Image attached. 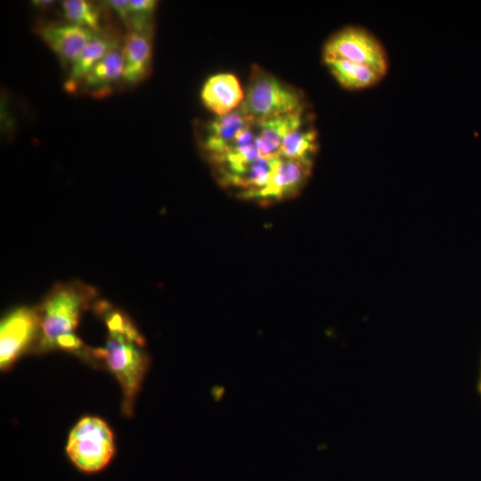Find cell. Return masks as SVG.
I'll use <instances>...</instances> for the list:
<instances>
[{"instance_id":"1","label":"cell","mask_w":481,"mask_h":481,"mask_svg":"<svg viewBox=\"0 0 481 481\" xmlns=\"http://www.w3.org/2000/svg\"><path fill=\"white\" fill-rule=\"evenodd\" d=\"M95 297V289L81 281L54 285L37 306L40 330L33 351L45 354L55 350L57 338L74 333L82 314Z\"/></svg>"},{"instance_id":"2","label":"cell","mask_w":481,"mask_h":481,"mask_svg":"<svg viewBox=\"0 0 481 481\" xmlns=\"http://www.w3.org/2000/svg\"><path fill=\"white\" fill-rule=\"evenodd\" d=\"M143 346L123 336L109 333L103 347L91 348L92 361L102 362L118 381L122 393V412L131 417L135 401L149 365Z\"/></svg>"},{"instance_id":"3","label":"cell","mask_w":481,"mask_h":481,"mask_svg":"<svg viewBox=\"0 0 481 481\" xmlns=\"http://www.w3.org/2000/svg\"><path fill=\"white\" fill-rule=\"evenodd\" d=\"M66 452L79 471L99 472L109 465L115 454L113 433L100 418L84 417L71 429Z\"/></svg>"},{"instance_id":"4","label":"cell","mask_w":481,"mask_h":481,"mask_svg":"<svg viewBox=\"0 0 481 481\" xmlns=\"http://www.w3.org/2000/svg\"><path fill=\"white\" fill-rule=\"evenodd\" d=\"M242 105L255 121L304 109L295 88L259 67L252 69Z\"/></svg>"},{"instance_id":"5","label":"cell","mask_w":481,"mask_h":481,"mask_svg":"<svg viewBox=\"0 0 481 481\" xmlns=\"http://www.w3.org/2000/svg\"><path fill=\"white\" fill-rule=\"evenodd\" d=\"M323 56L366 65L382 77L387 69V59L381 44L359 27H346L333 34L324 45Z\"/></svg>"},{"instance_id":"6","label":"cell","mask_w":481,"mask_h":481,"mask_svg":"<svg viewBox=\"0 0 481 481\" xmlns=\"http://www.w3.org/2000/svg\"><path fill=\"white\" fill-rule=\"evenodd\" d=\"M40 316L31 306H20L5 314L0 324V367L9 370L27 351L32 350L39 336Z\"/></svg>"},{"instance_id":"7","label":"cell","mask_w":481,"mask_h":481,"mask_svg":"<svg viewBox=\"0 0 481 481\" xmlns=\"http://www.w3.org/2000/svg\"><path fill=\"white\" fill-rule=\"evenodd\" d=\"M255 120L240 105L222 116H216L205 126L202 147L211 163L220 159Z\"/></svg>"},{"instance_id":"8","label":"cell","mask_w":481,"mask_h":481,"mask_svg":"<svg viewBox=\"0 0 481 481\" xmlns=\"http://www.w3.org/2000/svg\"><path fill=\"white\" fill-rule=\"evenodd\" d=\"M312 166L313 163L280 157L267 184L253 200L268 202L296 195L311 175Z\"/></svg>"},{"instance_id":"9","label":"cell","mask_w":481,"mask_h":481,"mask_svg":"<svg viewBox=\"0 0 481 481\" xmlns=\"http://www.w3.org/2000/svg\"><path fill=\"white\" fill-rule=\"evenodd\" d=\"M37 33L63 63L71 65L85 46L99 35L70 22L40 25Z\"/></svg>"},{"instance_id":"10","label":"cell","mask_w":481,"mask_h":481,"mask_svg":"<svg viewBox=\"0 0 481 481\" xmlns=\"http://www.w3.org/2000/svg\"><path fill=\"white\" fill-rule=\"evenodd\" d=\"M243 99L244 93L238 78L230 73H219L210 77L201 90L204 105L216 116L234 110Z\"/></svg>"},{"instance_id":"11","label":"cell","mask_w":481,"mask_h":481,"mask_svg":"<svg viewBox=\"0 0 481 481\" xmlns=\"http://www.w3.org/2000/svg\"><path fill=\"white\" fill-rule=\"evenodd\" d=\"M304 125V109L274 118L255 121L259 152L262 158L278 157L284 138Z\"/></svg>"},{"instance_id":"12","label":"cell","mask_w":481,"mask_h":481,"mask_svg":"<svg viewBox=\"0 0 481 481\" xmlns=\"http://www.w3.org/2000/svg\"><path fill=\"white\" fill-rule=\"evenodd\" d=\"M148 31L132 30L125 39L123 74L125 82L134 85L148 75L152 57L151 37Z\"/></svg>"},{"instance_id":"13","label":"cell","mask_w":481,"mask_h":481,"mask_svg":"<svg viewBox=\"0 0 481 481\" xmlns=\"http://www.w3.org/2000/svg\"><path fill=\"white\" fill-rule=\"evenodd\" d=\"M116 47L117 44L113 39L101 35L90 41L72 63L65 88L75 91L98 61Z\"/></svg>"},{"instance_id":"14","label":"cell","mask_w":481,"mask_h":481,"mask_svg":"<svg viewBox=\"0 0 481 481\" xmlns=\"http://www.w3.org/2000/svg\"><path fill=\"white\" fill-rule=\"evenodd\" d=\"M330 71L346 89H361L378 82L382 77L373 69L347 60L324 57Z\"/></svg>"},{"instance_id":"15","label":"cell","mask_w":481,"mask_h":481,"mask_svg":"<svg viewBox=\"0 0 481 481\" xmlns=\"http://www.w3.org/2000/svg\"><path fill=\"white\" fill-rule=\"evenodd\" d=\"M123 67V53L116 47L91 69L83 80L84 85L88 89L98 91L108 88L122 77Z\"/></svg>"},{"instance_id":"16","label":"cell","mask_w":481,"mask_h":481,"mask_svg":"<svg viewBox=\"0 0 481 481\" xmlns=\"http://www.w3.org/2000/svg\"><path fill=\"white\" fill-rule=\"evenodd\" d=\"M317 149V135L313 128L303 126L290 132L283 140L279 156L306 163H313Z\"/></svg>"},{"instance_id":"17","label":"cell","mask_w":481,"mask_h":481,"mask_svg":"<svg viewBox=\"0 0 481 481\" xmlns=\"http://www.w3.org/2000/svg\"><path fill=\"white\" fill-rule=\"evenodd\" d=\"M94 311L103 319L109 333L123 336L141 346H145L143 337L125 312L114 308L104 300L95 303Z\"/></svg>"},{"instance_id":"18","label":"cell","mask_w":481,"mask_h":481,"mask_svg":"<svg viewBox=\"0 0 481 481\" xmlns=\"http://www.w3.org/2000/svg\"><path fill=\"white\" fill-rule=\"evenodd\" d=\"M65 18L96 33L101 29V15L96 6L86 0H65L61 4Z\"/></svg>"},{"instance_id":"19","label":"cell","mask_w":481,"mask_h":481,"mask_svg":"<svg viewBox=\"0 0 481 481\" xmlns=\"http://www.w3.org/2000/svg\"><path fill=\"white\" fill-rule=\"evenodd\" d=\"M130 9L132 12L133 22L139 20H144L151 16L157 5V1L154 0H129ZM132 22V21H131Z\"/></svg>"},{"instance_id":"20","label":"cell","mask_w":481,"mask_h":481,"mask_svg":"<svg viewBox=\"0 0 481 481\" xmlns=\"http://www.w3.org/2000/svg\"><path fill=\"white\" fill-rule=\"evenodd\" d=\"M105 4L111 8L126 24L132 21V12L129 0H109Z\"/></svg>"},{"instance_id":"21","label":"cell","mask_w":481,"mask_h":481,"mask_svg":"<svg viewBox=\"0 0 481 481\" xmlns=\"http://www.w3.org/2000/svg\"><path fill=\"white\" fill-rule=\"evenodd\" d=\"M54 4V1L52 0H34L32 5L37 9L45 10Z\"/></svg>"},{"instance_id":"22","label":"cell","mask_w":481,"mask_h":481,"mask_svg":"<svg viewBox=\"0 0 481 481\" xmlns=\"http://www.w3.org/2000/svg\"><path fill=\"white\" fill-rule=\"evenodd\" d=\"M478 388H479V391H480V394H481V376H480V380H479V386H478Z\"/></svg>"}]
</instances>
